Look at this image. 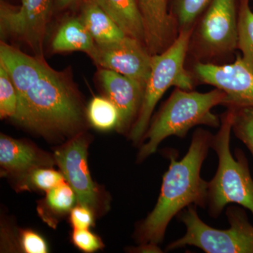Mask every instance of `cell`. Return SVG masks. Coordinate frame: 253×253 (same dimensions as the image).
Listing matches in <instances>:
<instances>
[{
    "mask_svg": "<svg viewBox=\"0 0 253 253\" xmlns=\"http://www.w3.org/2000/svg\"><path fill=\"white\" fill-rule=\"evenodd\" d=\"M0 64L17 92L15 122L48 138L81 132L84 106L69 73L56 71L43 57L25 54L4 42L0 44Z\"/></svg>",
    "mask_w": 253,
    "mask_h": 253,
    "instance_id": "6da1fadb",
    "label": "cell"
},
{
    "mask_svg": "<svg viewBox=\"0 0 253 253\" xmlns=\"http://www.w3.org/2000/svg\"><path fill=\"white\" fill-rule=\"evenodd\" d=\"M212 136L209 131L198 128L184 158L177 161L174 150L168 153L170 163L163 176L157 203L134 233L138 244H161L169 222L181 211L191 205L207 207L208 181L201 177V171Z\"/></svg>",
    "mask_w": 253,
    "mask_h": 253,
    "instance_id": "7a4b0ae2",
    "label": "cell"
},
{
    "mask_svg": "<svg viewBox=\"0 0 253 253\" xmlns=\"http://www.w3.org/2000/svg\"><path fill=\"white\" fill-rule=\"evenodd\" d=\"M226 93L218 88L201 93L175 87L149 125L137 154L141 163L157 151L165 139L171 136L184 139L190 129L199 126L218 128L220 116L212 109L223 106Z\"/></svg>",
    "mask_w": 253,
    "mask_h": 253,
    "instance_id": "3957f363",
    "label": "cell"
},
{
    "mask_svg": "<svg viewBox=\"0 0 253 253\" xmlns=\"http://www.w3.org/2000/svg\"><path fill=\"white\" fill-rule=\"evenodd\" d=\"M221 126L213 135L211 149L218 158L215 174L208 181L207 207L209 215L217 218L226 206L234 204L249 210L253 214V179L244 151L230 149L233 110L220 116Z\"/></svg>",
    "mask_w": 253,
    "mask_h": 253,
    "instance_id": "277c9868",
    "label": "cell"
},
{
    "mask_svg": "<svg viewBox=\"0 0 253 253\" xmlns=\"http://www.w3.org/2000/svg\"><path fill=\"white\" fill-rule=\"evenodd\" d=\"M239 0H211L193 27L186 59L224 65L233 62L238 50Z\"/></svg>",
    "mask_w": 253,
    "mask_h": 253,
    "instance_id": "5b68a950",
    "label": "cell"
},
{
    "mask_svg": "<svg viewBox=\"0 0 253 253\" xmlns=\"http://www.w3.org/2000/svg\"><path fill=\"white\" fill-rule=\"evenodd\" d=\"M191 29L179 32L174 43L161 54L152 56L151 71L145 87L144 99L135 123L129 133L134 144H141L159 100L171 86L193 90L195 79L186 67Z\"/></svg>",
    "mask_w": 253,
    "mask_h": 253,
    "instance_id": "8992f818",
    "label": "cell"
},
{
    "mask_svg": "<svg viewBox=\"0 0 253 253\" xmlns=\"http://www.w3.org/2000/svg\"><path fill=\"white\" fill-rule=\"evenodd\" d=\"M226 215L230 227L221 230L208 226L199 217L197 206H188L176 216L186 226L185 235L170 243L166 251L190 246L206 253H253V225L244 208L230 205Z\"/></svg>",
    "mask_w": 253,
    "mask_h": 253,
    "instance_id": "52a82bcc",
    "label": "cell"
},
{
    "mask_svg": "<svg viewBox=\"0 0 253 253\" xmlns=\"http://www.w3.org/2000/svg\"><path fill=\"white\" fill-rule=\"evenodd\" d=\"M53 0H21L19 7L1 3V35L21 40L43 57V44L52 9Z\"/></svg>",
    "mask_w": 253,
    "mask_h": 253,
    "instance_id": "ba28073f",
    "label": "cell"
},
{
    "mask_svg": "<svg viewBox=\"0 0 253 253\" xmlns=\"http://www.w3.org/2000/svg\"><path fill=\"white\" fill-rule=\"evenodd\" d=\"M190 71L195 81L226 93L223 106L227 109L253 107V73L243 64L240 54L224 65L195 63Z\"/></svg>",
    "mask_w": 253,
    "mask_h": 253,
    "instance_id": "9c48e42d",
    "label": "cell"
},
{
    "mask_svg": "<svg viewBox=\"0 0 253 253\" xmlns=\"http://www.w3.org/2000/svg\"><path fill=\"white\" fill-rule=\"evenodd\" d=\"M101 68L111 70L146 86L153 55L141 42L129 36L104 44L95 43L87 54Z\"/></svg>",
    "mask_w": 253,
    "mask_h": 253,
    "instance_id": "30bf717a",
    "label": "cell"
},
{
    "mask_svg": "<svg viewBox=\"0 0 253 253\" xmlns=\"http://www.w3.org/2000/svg\"><path fill=\"white\" fill-rule=\"evenodd\" d=\"M88 145L86 136L80 132L56 150L54 158L66 181L74 190L78 205L96 213L101 208V196L88 168Z\"/></svg>",
    "mask_w": 253,
    "mask_h": 253,
    "instance_id": "8fae6325",
    "label": "cell"
},
{
    "mask_svg": "<svg viewBox=\"0 0 253 253\" xmlns=\"http://www.w3.org/2000/svg\"><path fill=\"white\" fill-rule=\"evenodd\" d=\"M99 78L107 98L119 111L117 130L129 133L140 111L146 86L121 73L105 68L99 70Z\"/></svg>",
    "mask_w": 253,
    "mask_h": 253,
    "instance_id": "7c38bea8",
    "label": "cell"
},
{
    "mask_svg": "<svg viewBox=\"0 0 253 253\" xmlns=\"http://www.w3.org/2000/svg\"><path fill=\"white\" fill-rule=\"evenodd\" d=\"M169 0H136L142 15L145 44L151 54H161L177 38L179 32L168 9Z\"/></svg>",
    "mask_w": 253,
    "mask_h": 253,
    "instance_id": "4fadbf2b",
    "label": "cell"
},
{
    "mask_svg": "<svg viewBox=\"0 0 253 253\" xmlns=\"http://www.w3.org/2000/svg\"><path fill=\"white\" fill-rule=\"evenodd\" d=\"M52 161L31 144L1 134L0 166L6 174L18 177L36 168L51 167L54 163Z\"/></svg>",
    "mask_w": 253,
    "mask_h": 253,
    "instance_id": "5bb4252c",
    "label": "cell"
},
{
    "mask_svg": "<svg viewBox=\"0 0 253 253\" xmlns=\"http://www.w3.org/2000/svg\"><path fill=\"white\" fill-rule=\"evenodd\" d=\"M94 1L112 18L126 36L138 40L146 45L144 21L136 0Z\"/></svg>",
    "mask_w": 253,
    "mask_h": 253,
    "instance_id": "9a60e30c",
    "label": "cell"
},
{
    "mask_svg": "<svg viewBox=\"0 0 253 253\" xmlns=\"http://www.w3.org/2000/svg\"><path fill=\"white\" fill-rule=\"evenodd\" d=\"M79 18L96 44L111 42L126 36L94 0H87L83 4Z\"/></svg>",
    "mask_w": 253,
    "mask_h": 253,
    "instance_id": "2e32d148",
    "label": "cell"
},
{
    "mask_svg": "<svg viewBox=\"0 0 253 253\" xmlns=\"http://www.w3.org/2000/svg\"><path fill=\"white\" fill-rule=\"evenodd\" d=\"M94 45V39L78 17L69 18L61 25L51 48L56 52L81 51L88 54Z\"/></svg>",
    "mask_w": 253,
    "mask_h": 253,
    "instance_id": "e0dca14e",
    "label": "cell"
},
{
    "mask_svg": "<svg viewBox=\"0 0 253 253\" xmlns=\"http://www.w3.org/2000/svg\"><path fill=\"white\" fill-rule=\"evenodd\" d=\"M238 50L243 64L253 73V11L250 0H239Z\"/></svg>",
    "mask_w": 253,
    "mask_h": 253,
    "instance_id": "ac0fdd59",
    "label": "cell"
},
{
    "mask_svg": "<svg viewBox=\"0 0 253 253\" xmlns=\"http://www.w3.org/2000/svg\"><path fill=\"white\" fill-rule=\"evenodd\" d=\"M86 115L91 126L99 130L107 131L119 124V111L107 97L95 96L88 105Z\"/></svg>",
    "mask_w": 253,
    "mask_h": 253,
    "instance_id": "d6986e66",
    "label": "cell"
},
{
    "mask_svg": "<svg viewBox=\"0 0 253 253\" xmlns=\"http://www.w3.org/2000/svg\"><path fill=\"white\" fill-rule=\"evenodd\" d=\"M211 0H169L168 9L178 32L191 29Z\"/></svg>",
    "mask_w": 253,
    "mask_h": 253,
    "instance_id": "ffe728a7",
    "label": "cell"
},
{
    "mask_svg": "<svg viewBox=\"0 0 253 253\" xmlns=\"http://www.w3.org/2000/svg\"><path fill=\"white\" fill-rule=\"evenodd\" d=\"M18 178L20 190H40L46 192L66 181L62 172L48 167L36 168Z\"/></svg>",
    "mask_w": 253,
    "mask_h": 253,
    "instance_id": "44dd1931",
    "label": "cell"
},
{
    "mask_svg": "<svg viewBox=\"0 0 253 253\" xmlns=\"http://www.w3.org/2000/svg\"><path fill=\"white\" fill-rule=\"evenodd\" d=\"M76 200L77 198L74 190L65 181L46 191L45 204L50 211L61 215L73 209Z\"/></svg>",
    "mask_w": 253,
    "mask_h": 253,
    "instance_id": "7402d4cb",
    "label": "cell"
},
{
    "mask_svg": "<svg viewBox=\"0 0 253 253\" xmlns=\"http://www.w3.org/2000/svg\"><path fill=\"white\" fill-rule=\"evenodd\" d=\"M233 110L232 131L244 143L253 157V107Z\"/></svg>",
    "mask_w": 253,
    "mask_h": 253,
    "instance_id": "603a6c76",
    "label": "cell"
},
{
    "mask_svg": "<svg viewBox=\"0 0 253 253\" xmlns=\"http://www.w3.org/2000/svg\"><path fill=\"white\" fill-rule=\"evenodd\" d=\"M18 106L16 88L7 71L0 64V117L1 119L13 118Z\"/></svg>",
    "mask_w": 253,
    "mask_h": 253,
    "instance_id": "cb8c5ba5",
    "label": "cell"
},
{
    "mask_svg": "<svg viewBox=\"0 0 253 253\" xmlns=\"http://www.w3.org/2000/svg\"><path fill=\"white\" fill-rule=\"evenodd\" d=\"M73 244L85 253H94L104 248L101 239L89 229H75L71 236Z\"/></svg>",
    "mask_w": 253,
    "mask_h": 253,
    "instance_id": "d4e9b609",
    "label": "cell"
},
{
    "mask_svg": "<svg viewBox=\"0 0 253 253\" xmlns=\"http://www.w3.org/2000/svg\"><path fill=\"white\" fill-rule=\"evenodd\" d=\"M20 245L25 253H46L47 245L39 234L32 230H23L20 234Z\"/></svg>",
    "mask_w": 253,
    "mask_h": 253,
    "instance_id": "484cf974",
    "label": "cell"
},
{
    "mask_svg": "<svg viewBox=\"0 0 253 253\" xmlns=\"http://www.w3.org/2000/svg\"><path fill=\"white\" fill-rule=\"evenodd\" d=\"M94 212L88 207L82 205L73 208L70 221L75 229H89L94 224Z\"/></svg>",
    "mask_w": 253,
    "mask_h": 253,
    "instance_id": "4316f807",
    "label": "cell"
},
{
    "mask_svg": "<svg viewBox=\"0 0 253 253\" xmlns=\"http://www.w3.org/2000/svg\"><path fill=\"white\" fill-rule=\"evenodd\" d=\"M76 1V0H56V4L59 9H66Z\"/></svg>",
    "mask_w": 253,
    "mask_h": 253,
    "instance_id": "83f0119b",
    "label": "cell"
}]
</instances>
